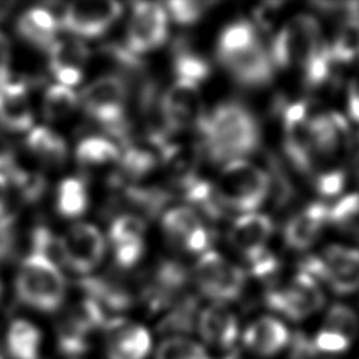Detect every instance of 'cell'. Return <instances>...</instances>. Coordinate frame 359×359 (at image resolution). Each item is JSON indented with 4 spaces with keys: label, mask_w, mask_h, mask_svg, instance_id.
I'll use <instances>...</instances> for the list:
<instances>
[{
    "label": "cell",
    "mask_w": 359,
    "mask_h": 359,
    "mask_svg": "<svg viewBox=\"0 0 359 359\" xmlns=\"http://www.w3.org/2000/svg\"><path fill=\"white\" fill-rule=\"evenodd\" d=\"M299 271L321 280L337 294L359 290V250L339 244L325 247L318 255L304 257Z\"/></svg>",
    "instance_id": "52a82bcc"
},
{
    "label": "cell",
    "mask_w": 359,
    "mask_h": 359,
    "mask_svg": "<svg viewBox=\"0 0 359 359\" xmlns=\"http://www.w3.org/2000/svg\"><path fill=\"white\" fill-rule=\"evenodd\" d=\"M330 49L338 66L359 59V13L342 18Z\"/></svg>",
    "instance_id": "1f68e13d"
},
{
    "label": "cell",
    "mask_w": 359,
    "mask_h": 359,
    "mask_svg": "<svg viewBox=\"0 0 359 359\" xmlns=\"http://www.w3.org/2000/svg\"><path fill=\"white\" fill-rule=\"evenodd\" d=\"M223 359H241V358L238 356V353H237V352H234V353H231V355L223 356Z\"/></svg>",
    "instance_id": "f907efd6"
},
{
    "label": "cell",
    "mask_w": 359,
    "mask_h": 359,
    "mask_svg": "<svg viewBox=\"0 0 359 359\" xmlns=\"http://www.w3.org/2000/svg\"><path fill=\"white\" fill-rule=\"evenodd\" d=\"M345 170L337 165L321 168L313 174V184L316 191L327 198L339 195L345 188Z\"/></svg>",
    "instance_id": "f35d334b"
},
{
    "label": "cell",
    "mask_w": 359,
    "mask_h": 359,
    "mask_svg": "<svg viewBox=\"0 0 359 359\" xmlns=\"http://www.w3.org/2000/svg\"><path fill=\"white\" fill-rule=\"evenodd\" d=\"M0 359H7V355H6V351H4V346H3L1 337H0Z\"/></svg>",
    "instance_id": "c3c4849f"
},
{
    "label": "cell",
    "mask_w": 359,
    "mask_h": 359,
    "mask_svg": "<svg viewBox=\"0 0 359 359\" xmlns=\"http://www.w3.org/2000/svg\"><path fill=\"white\" fill-rule=\"evenodd\" d=\"M60 28L56 14L43 6H35L22 11L15 22L18 36L38 50H48L57 39Z\"/></svg>",
    "instance_id": "d4e9b609"
},
{
    "label": "cell",
    "mask_w": 359,
    "mask_h": 359,
    "mask_svg": "<svg viewBox=\"0 0 359 359\" xmlns=\"http://www.w3.org/2000/svg\"><path fill=\"white\" fill-rule=\"evenodd\" d=\"M201 151L216 164L247 160L261 144L255 115L240 101H223L208 111L198 129Z\"/></svg>",
    "instance_id": "6da1fadb"
},
{
    "label": "cell",
    "mask_w": 359,
    "mask_h": 359,
    "mask_svg": "<svg viewBox=\"0 0 359 359\" xmlns=\"http://www.w3.org/2000/svg\"><path fill=\"white\" fill-rule=\"evenodd\" d=\"M282 1H268L258 6L254 11V25L257 27V29H268L272 25L275 15L282 8Z\"/></svg>",
    "instance_id": "7bdbcfd3"
},
{
    "label": "cell",
    "mask_w": 359,
    "mask_h": 359,
    "mask_svg": "<svg viewBox=\"0 0 359 359\" xmlns=\"http://www.w3.org/2000/svg\"><path fill=\"white\" fill-rule=\"evenodd\" d=\"M125 48L136 56L158 49L168 36V14L158 3H135L125 32Z\"/></svg>",
    "instance_id": "4fadbf2b"
},
{
    "label": "cell",
    "mask_w": 359,
    "mask_h": 359,
    "mask_svg": "<svg viewBox=\"0 0 359 359\" xmlns=\"http://www.w3.org/2000/svg\"><path fill=\"white\" fill-rule=\"evenodd\" d=\"M324 300L318 282L302 271L294 273L285 285L266 287L264 296L269 310L294 323L303 321L320 311Z\"/></svg>",
    "instance_id": "ba28073f"
},
{
    "label": "cell",
    "mask_w": 359,
    "mask_h": 359,
    "mask_svg": "<svg viewBox=\"0 0 359 359\" xmlns=\"http://www.w3.org/2000/svg\"><path fill=\"white\" fill-rule=\"evenodd\" d=\"M165 237L177 247L198 254L208 251L213 234L203 223L202 216L191 206L170 208L163 213L161 220Z\"/></svg>",
    "instance_id": "e0dca14e"
},
{
    "label": "cell",
    "mask_w": 359,
    "mask_h": 359,
    "mask_svg": "<svg viewBox=\"0 0 359 359\" xmlns=\"http://www.w3.org/2000/svg\"><path fill=\"white\" fill-rule=\"evenodd\" d=\"M325 224H328V205L309 203L286 222L283 240L293 250H306L317 241Z\"/></svg>",
    "instance_id": "cb8c5ba5"
},
{
    "label": "cell",
    "mask_w": 359,
    "mask_h": 359,
    "mask_svg": "<svg viewBox=\"0 0 359 359\" xmlns=\"http://www.w3.org/2000/svg\"><path fill=\"white\" fill-rule=\"evenodd\" d=\"M8 180L6 178L4 174L0 172V216L6 215L7 209V201H8Z\"/></svg>",
    "instance_id": "bcb514c9"
},
{
    "label": "cell",
    "mask_w": 359,
    "mask_h": 359,
    "mask_svg": "<svg viewBox=\"0 0 359 359\" xmlns=\"http://www.w3.org/2000/svg\"><path fill=\"white\" fill-rule=\"evenodd\" d=\"M72 359H88V358H72Z\"/></svg>",
    "instance_id": "816d5d0a"
},
{
    "label": "cell",
    "mask_w": 359,
    "mask_h": 359,
    "mask_svg": "<svg viewBox=\"0 0 359 359\" xmlns=\"http://www.w3.org/2000/svg\"><path fill=\"white\" fill-rule=\"evenodd\" d=\"M56 210L66 219L80 217L88 208L90 195L87 184L80 177H66L56 188Z\"/></svg>",
    "instance_id": "4dcf8cb0"
},
{
    "label": "cell",
    "mask_w": 359,
    "mask_h": 359,
    "mask_svg": "<svg viewBox=\"0 0 359 359\" xmlns=\"http://www.w3.org/2000/svg\"><path fill=\"white\" fill-rule=\"evenodd\" d=\"M1 341L7 359H43L45 332L35 321L27 317L10 320Z\"/></svg>",
    "instance_id": "603a6c76"
},
{
    "label": "cell",
    "mask_w": 359,
    "mask_h": 359,
    "mask_svg": "<svg viewBox=\"0 0 359 359\" xmlns=\"http://www.w3.org/2000/svg\"><path fill=\"white\" fill-rule=\"evenodd\" d=\"M222 66L236 83L247 88L265 87L272 81L275 72L268 48L261 39L244 52L222 63Z\"/></svg>",
    "instance_id": "ffe728a7"
},
{
    "label": "cell",
    "mask_w": 359,
    "mask_h": 359,
    "mask_svg": "<svg viewBox=\"0 0 359 359\" xmlns=\"http://www.w3.org/2000/svg\"><path fill=\"white\" fill-rule=\"evenodd\" d=\"M11 57L10 39L0 29V88L11 80Z\"/></svg>",
    "instance_id": "ee69618b"
},
{
    "label": "cell",
    "mask_w": 359,
    "mask_h": 359,
    "mask_svg": "<svg viewBox=\"0 0 359 359\" xmlns=\"http://www.w3.org/2000/svg\"><path fill=\"white\" fill-rule=\"evenodd\" d=\"M100 345L102 359H151L156 339L146 324L122 317L104 327Z\"/></svg>",
    "instance_id": "9c48e42d"
},
{
    "label": "cell",
    "mask_w": 359,
    "mask_h": 359,
    "mask_svg": "<svg viewBox=\"0 0 359 359\" xmlns=\"http://www.w3.org/2000/svg\"><path fill=\"white\" fill-rule=\"evenodd\" d=\"M171 67L174 80H184L201 86L212 73L209 60L192 48L185 38L174 42L171 52Z\"/></svg>",
    "instance_id": "83f0119b"
},
{
    "label": "cell",
    "mask_w": 359,
    "mask_h": 359,
    "mask_svg": "<svg viewBox=\"0 0 359 359\" xmlns=\"http://www.w3.org/2000/svg\"><path fill=\"white\" fill-rule=\"evenodd\" d=\"M18 244V229L15 215L6 213L0 216V262L14 258Z\"/></svg>",
    "instance_id": "60d3db41"
},
{
    "label": "cell",
    "mask_w": 359,
    "mask_h": 359,
    "mask_svg": "<svg viewBox=\"0 0 359 359\" xmlns=\"http://www.w3.org/2000/svg\"><path fill=\"white\" fill-rule=\"evenodd\" d=\"M320 330L352 345L359 334V317L352 307L344 303H335L327 310Z\"/></svg>",
    "instance_id": "d6a6232c"
},
{
    "label": "cell",
    "mask_w": 359,
    "mask_h": 359,
    "mask_svg": "<svg viewBox=\"0 0 359 359\" xmlns=\"http://www.w3.org/2000/svg\"><path fill=\"white\" fill-rule=\"evenodd\" d=\"M29 156L46 167H59L67 160V143L49 126H34L25 137Z\"/></svg>",
    "instance_id": "484cf974"
},
{
    "label": "cell",
    "mask_w": 359,
    "mask_h": 359,
    "mask_svg": "<svg viewBox=\"0 0 359 359\" xmlns=\"http://www.w3.org/2000/svg\"><path fill=\"white\" fill-rule=\"evenodd\" d=\"M14 294L21 306L32 311L55 314L66 302L67 285L59 265L39 254L29 252L17 271Z\"/></svg>",
    "instance_id": "3957f363"
},
{
    "label": "cell",
    "mask_w": 359,
    "mask_h": 359,
    "mask_svg": "<svg viewBox=\"0 0 359 359\" xmlns=\"http://www.w3.org/2000/svg\"><path fill=\"white\" fill-rule=\"evenodd\" d=\"M198 292L210 303L226 304L241 297L245 283V269L229 261L217 251H205L192 273Z\"/></svg>",
    "instance_id": "8992f818"
},
{
    "label": "cell",
    "mask_w": 359,
    "mask_h": 359,
    "mask_svg": "<svg viewBox=\"0 0 359 359\" xmlns=\"http://www.w3.org/2000/svg\"><path fill=\"white\" fill-rule=\"evenodd\" d=\"M292 338L290 330L280 318L259 316L241 331L240 344L255 356L273 358L290 346Z\"/></svg>",
    "instance_id": "ac0fdd59"
},
{
    "label": "cell",
    "mask_w": 359,
    "mask_h": 359,
    "mask_svg": "<svg viewBox=\"0 0 359 359\" xmlns=\"http://www.w3.org/2000/svg\"><path fill=\"white\" fill-rule=\"evenodd\" d=\"M328 224L359 237V194L352 192L328 206Z\"/></svg>",
    "instance_id": "e575fe53"
},
{
    "label": "cell",
    "mask_w": 359,
    "mask_h": 359,
    "mask_svg": "<svg viewBox=\"0 0 359 359\" xmlns=\"http://www.w3.org/2000/svg\"><path fill=\"white\" fill-rule=\"evenodd\" d=\"M114 261L119 271L132 269L144 254V240L112 244Z\"/></svg>",
    "instance_id": "b9f144b4"
},
{
    "label": "cell",
    "mask_w": 359,
    "mask_h": 359,
    "mask_svg": "<svg viewBox=\"0 0 359 359\" xmlns=\"http://www.w3.org/2000/svg\"><path fill=\"white\" fill-rule=\"evenodd\" d=\"M84 296L91 299L104 313L107 324L126 317L125 313L139 302L140 286L136 287L130 279L121 273L88 275L79 280Z\"/></svg>",
    "instance_id": "7c38bea8"
},
{
    "label": "cell",
    "mask_w": 359,
    "mask_h": 359,
    "mask_svg": "<svg viewBox=\"0 0 359 359\" xmlns=\"http://www.w3.org/2000/svg\"><path fill=\"white\" fill-rule=\"evenodd\" d=\"M261 38L258 35V29L252 21L248 20H236L227 24L217 39L216 45V57L219 63H224L226 60L237 56L244 52Z\"/></svg>",
    "instance_id": "f1b7e54d"
},
{
    "label": "cell",
    "mask_w": 359,
    "mask_h": 359,
    "mask_svg": "<svg viewBox=\"0 0 359 359\" xmlns=\"http://www.w3.org/2000/svg\"><path fill=\"white\" fill-rule=\"evenodd\" d=\"M216 4L206 0H172L165 3V11L180 25H194Z\"/></svg>",
    "instance_id": "8d00e7d4"
},
{
    "label": "cell",
    "mask_w": 359,
    "mask_h": 359,
    "mask_svg": "<svg viewBox=\"0 0 359 359\" xmlns=\"http://www.w3.org/2000/svg\"><path fill=\"white\" fill-rule=\"evenodd\" d=\"M146 233V222L137 213H121L116 215L108 230V238L111 244L128 243L136 240H144Z\"/></svg>",
    "instance_id": "d590c367"
},
{
    "label": "cell",
    "mask_w": 359,
    "mask_h": 359,
    "mask_svg": "<svg viewBox=\"0 0 359 359\" xmlns=\"http://www.w3.org/2000/svg\"><path fill=\"white\" fill-rule=\"evenodd\" d=\"M123 7L111 0H83L69 3L60 13V27L74 38L94 39L104 35L119 20Z\"/></svg>",
    "instance_id": "8fae6325"
},
{
    "label": "cell",
    "mask_w": 359,
    "mask_h": 359,
    "mask_svg": "<svg viewBox=\"0 0 359 359\" xmlns=\"http://www.w3.org/2000/svg\"><path fill=\"white\" fill-rule=\"evenodd\" d=\"M198 339L212 352L223 356L237 352L240 344V323L237 316L226 304L209 303L198 310L195 317Z\"/></svg>",
    "instance_id": "2e32d148"
},
{
    "label": "cell",
    "mask_w": 359,
    "mask_h": 359,
    "mask_svg": "<svg viewBox=\"0 0 359 359\" xmlns=\"http://www.w3.org/2000/svg\"><path fill=\"white\" fill-rule=\"evenodd\" d=\"M74 156L77 163L86 170L107 168L119 164L121 147L109 136L90 135L77 143Z\"/></svg>",
    "instance_id": "4316f807"
},
{
    "label": "cell",
    "mask_w": 359,
    "mask_h": 359,
    "mask_svg": "<svg viewBox=\"0 0 359 359\" xmlns=\"http://www.w3.org/2000/svg\"><path fill=\"white\" fill-rule=\"evenodd\" d=\"M129 98V81L121 74L100 76L90 81L79 95L84 112L101 125L119 146L132 139L128 119Z\"/></svg>",
    "instance_id": "7a4b0ae2"
},
{
    "label": "cell",
    "mask_w": 359,
    "mask_h": 359,
    "mask_svg": "<svg viewBox=\"0 0 359 359\" xmlns=\"http://www.w3.org/2000/svg\"><path fill=\"white\" fill-rule=\"evenodd\" d=\"M353 160H355V167L358 168L359 172V133L355 139V144H353Z\"/></svg>",
    "instance_id": "7dc6e473"
},
{
    "label": "cell",
    "mask_w": 359,
    "mask_h": 359,
    "mask_svg": "<svg viewBox=\"0 0 359 359\" xmlns=\"http://www.w3.org/2000/svg\"><path fill=\"white\" fill-rule=\"evenodd\" d=\"M62 266L88 276L104 259L107 243L91 223H76L60 236Z\"/></svg>",
    "instance_id": "9a60e30c"
},
{
    "label": "cell",
    "mask_w": 359,
    "mask_h": 359,
    "mask_svg": "<svg viewBox=\"0 0 359 359\" xmlns=\"http://www.w3.org/2000/svg\"><path fill=\"white\" fill-rule=\"evenodd\" d=\"M245 262L248 264L250 275L254 276L257 280L268 283L269 286L273 285V279L280 271L279 259L268 250H264L262 252L247 259Z\"/></svg>",
    "instance_id": "ab89813d"
},
{
    "label": "cell",
    "mask_w": 359,
    "mask_h": 359,
    "mask_svg": "<svg viewBox=\"0 0 359 359\" xmlns=\"http://www.w3.org/2000/svg\"><path fill=\"white\" fill-rule=\"evenodd\" d=\"M216 194L226 208L243 213L255 212L269 196V175L248 160H234L223 164L215 182Z\"/></svg>",
    "instance_id": "277c9868"
},
{
    "label": "cell",
    "mask_w": 359,
    "mask_h": 359,
    "mask_svg": "<svg viewBox=\"0 0 359 359\" xmlns=\"http://www.w3.org/2000/svg\"><path fill=\"white\" fill-rule=\"evenodd\" d=\"M160 109L163 123L170 135L198 129L206 114L201 88L195 83L174 80L161 93Z\"/></svg>",
    "instance_id": "5bb4252c"
},
{
    "label": "cell",
    "mask_w": 359,
    "mask_h": 359,
    "mask_svg": "<svg viewBox=\"0 0 359 359\" xmlns=\"http://www.w3.org/2000/svg\"><path fill=\"white\" fill-rule=\"evenodd\" d=\"M3 294H4V286H3L1 276H0V306H1V302H3Z\"/></svg>",
    "instance_id": "681fc988"
},
{
    "label": "cell",
    "mask_w": 359,
    "mask_h": 359,
    "mask_svg": "<svg viewBox=\"0 0 359 359\" xmlns=\"http://www.w3.org/2000/svg\"><path fill=\"white\" fill-rule=\"evenodd\" d=\"M275 224L268 215L259 212L243 213L229 230V243L247 261L266 250V243L273 233Z\"/></svg>",
    "instance_id": "44dd1931"
},
{
    "label": "cell",
    "mask_w": 359,
    "mask_h": 359,
    "mask_svg": "<svg viewBox=\"0 0 359 359\" xmlns=\"http://www.w3.org/2000/svg\"><path fill=\"white\" fill-rule=\"evenodd\" d=\"M31 252L39 254L62 266L60 236L55 234L45 224H36L31 231Z\"/></svg>",
    "instance_id": "74e56055"
},
{
    "label": "cell",
    "mask_w": 359,
    "mask_h": 359,
    "mask_svg": "<svg viewBox=\"0 0 359 359\" xmlns=\"http://www.w3.org/2000/svg\"><path fill=\"white\" fill-rule=\"evenodd\" d=\"M151 359H215L198 339L182 332L164 335L156 342Z\"/></svg>",
    "instance_id": "f546056e"
},
{
    "label": "cell",
    "mask_w": 359,
    "mask_h": 359,
    "mask_svg": "<svg viewBox=\"0 0 359 359\" xmlns=\"http://www.w3.org/2000/svg\"><path fill=\"white\" fill-rule=\"evenodd\" d=\"M325 42L318 20L307 13L287 20L273 35L268 46L275 69H290L303 66Z\"/></svg>",
    "instance_id": "5b68a950"
},
{
    "label": "cell",
    "mask_w": 359,
    "mask_h": 359,
    "mask_svg": "<svg viewBox=\"0 0 359 359\" xmlns=\"http://www.w3.org/2000/svg\"><path fill=\"white\" fill-rule=\"evenodd\" d=\"M192 279L188 268L177 259H161L140 285V297L151 311L174 309L184 297Z\"/></svg>",
    "instance_id": "30bf717a"
},
{
    "label": "cell",
    "mask_w": 359,
    "mask_h": 359,
    "mask_svg": "<svg viewBox=\"0 0 359 359\" xmlns=\"http://www.w3.org/2000/svg\"><path fill=\"white\" fill-rule=\"evenodd\" d=\"M79 105V95L74 90L57 83L49 86L42 97V114L50 122L67 119Z\"/></svg>",
    "instance_id": "836d02e7"
},
{
    "label": "cell",
    "mask_w": 359,
    "mask_h": 359,
    "mask_svg": "<svg viewBox=\"0 0 359 359\" xmlns=\"http://www.w3.org/2000/svg\"><path fill=\"white\" fill-rule=\"evenodd\" d=\"M48 52V67L57 84L73 88L84 76V67L90 60V49L74 36L57 38Z\"/></svg>",
    "instance_id": "d6986e66"
},
{
    "label": "cell",
    "mask_w": 359,
    "mask_h": 359,
    "mask_svg": "<svg viewBox=\"0 0 359 359\" xmlns=\"http://www.w3.org/2000/svg\"><path fill=\"white\" fill-rule=\"evenodd\" d=\"M0 128L13 133L34 128L29 90L22 80H10L0 88Z\"/></svg>",
    "instance_id": "7402d4cb"
},
{
    "label": "cell",
    "mask_w": 359,
    "mask_h": 359,
    "mask_svg": "<svg viewBox=\"0 0 359 359\" xmlns=\"http://www.w3.org/2000/svg\"><path fill=\"white\" fill-rule=\"evenodd\" d=\"M346 100L349 116L359 123V72L349 81Z\"/></svg>",
    "instance_id": "f6af8a7d"
}]
</instances>
